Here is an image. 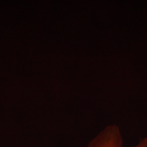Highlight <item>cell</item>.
I'll use <instances>...</instances> for the list:
<instances>
[{
  "label": "cell",
  "instance_id": "cell-1",
  "mask_svg": "<svg viewBox=\"0 0 147 147\" xmlns=\"http://www.w3.org/2000/svg\"><path fill=\"white\" fill-rule=\"evenodd\" d=\"M84 147H147V137L142 138L134 145L127 146L120 127L116 124H109L96 133Z\"/></svg>",
  "mask_w": 147,
  "mask_h": 147
}]
</instances>
